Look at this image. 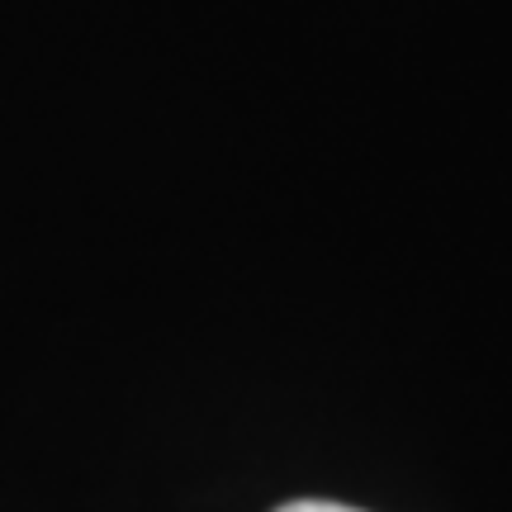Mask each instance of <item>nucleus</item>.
I'll return each instance as SVG.
<instances>
[{"label": "nucleus", "mask_w": 512, "mask_h": 512, "mask_svg": "<svg viewBox=\"0 0 512 512\" xmlns=\"http://www.w3.org/2000/svg\"><path fill=\"white\" fill-rule=\"evenodd\" d=\"M280 512H361V508H347V503H323V498H299V503H285Z\"/></svg>", "instance_id": "nucleus-1"}]
</instances>
